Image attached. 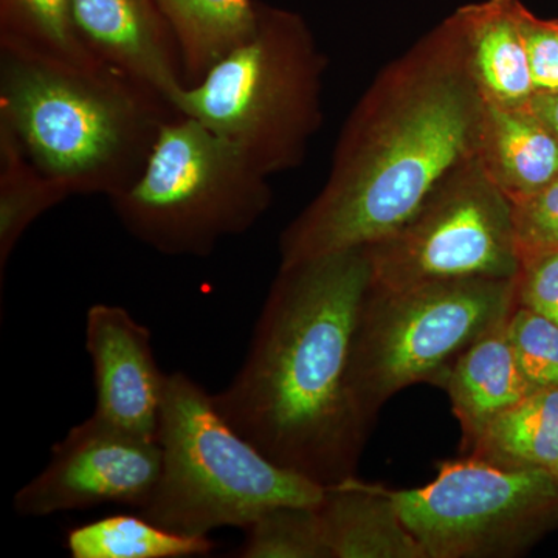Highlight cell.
Listing matches in <instances>:
<instances>
[{
    "label": "cell",
    "instance_id": "6da1fadb",
    "mask_svg": "<svg viewBox=\"0 0 558 558\" xmlns=\"http://www.w3.org/2000/svg\"><path fill=\"white\" fill-rule=\"evenodd\" d=\"M484 108L453 14L385 65L360 98L325 185L279 238V267L395 233L475 159Z\"/></svg>",
    "mask_w": 558,
    "mask_h": 558
},
{
    "label": "cell",
    "instance_id": "7a4b0ae2",
    "mask_svg": "<svg viewBox=\"0 0 558 558\" xmlns=\"http://www.w3.org/2000/svg\"><path fill=\"white\" fill-rule=\"evenodd\" d=\"M366 247L279 267L240 373L216 407L275 464L323 487L355 478L373 421L349 380Z\"/></svg>",
    "mask_w": 558,
    "mask_h": 558
},
{
    "label": "cell",
    "instance_id": "3957f363",
    "mask_svg": "<svg viewBox=\"0 0 558 558\" xmlns=\"http://www.w3.org/2000/svg\"><path fill=\"white\" fill-rule=\"evenodd\" d=\"M178 113L157 92L105 64L0 49V123L70 196H119Z\"/></svg>",
    "mask_w": 558,
    "mask_h": 558
},
{
    "label": "cell",
    "instance_id": "277c9868",
    "mask_svg": "<svg viewBox=\"0 0 558 558\" xmlns=\"http://www.w3.org/2000/svg\"><path fill=\"white\" fill-rule=\"evenodd\" d=\"M161 473L140 515L180 534L247 529L278 506L317 508L326 487L260 453L222 416L211 392L185 373L167 374Z\"/></svg>",
    "mask_w": 558,
    "mask_h": 558
},
{
    "label": "cell",
    "instance_id": "5b68a950",
    "mask_svg": "<svg viewBox=\"0 0 558 558\" xmlns=\"http://www.w3.org/2000/svg\"><path fill=\"white\" fill-rule=\"evenodd\" d=\"M326 58L295 14L258 5L255 32L174 100L260 172L303 163L323 123Z\"/></svg>",
    "mask_w": 558,
    "mask_h": 558
},
{
    "label": "cell",
    "instance_id": "8992f818",
    "mask_svg": "<svg viewBox=\"0 0 558 558\" xmlns=\"http://www.w3.org/2000/svg\"><path fill=\"white\" fill-rule=\"evenodd\" d=\"M269 175L236 145L175 113L130 189L110 199L124 230L165 256L207 258L270 208Z\"/></svg>",
    "mask_w": 558,
    "mask_h": 558
},
{
    "label": "cell",
    "instance_id": "52a82bcc",
    "mask_svg": "<svg viewBox=\"0 0 558 558\" xmlns=\"http://www.w3.org/2000/svg\"><path fill=\"white\" fill-rule=\"evenodd\" d=\"M515 279H453L403 289L371 286L349 369L366 417L374 422L381 407L411 385L427 381L442 388L459 355L508 319L517 306Z\"/></svg>",
    "mask_w": 558,
    "mask_h": 558
},
{
    "label": "cell",
    "instance_id": "ba28073f",
    "mask_svg": "<svg viewBox=\"0 0 558 558\" xmlns=\"http://www.w3.org/2000/svg\"><path fill=\"white\" fill-rule=\"evenodd\" d=\"M422 487L391 490L428 558H509L558 524V478L462 457L436 465Z\"/></svg>",
    "mask_w": 558,
    "mask_h": 558
},
{
    "label": "cell",
    "instance_id": "9c48e42d",
    "mask_svg": "<svg viewBox=\"0 0 558 558\" xmlns=\"http://www.w3.org/2000/svg\"><path fill=\"white\" fill-rule=\"evenodd\" d=\"M366 250L373 286L380 289L515 279L521 267L512 204L476 157L451 171L400 229Z\"/></svg>",
    "mask_w": 558,
    "mask_h": 558
},
{
    "label": "cell",
    "instance_id": "30bf717a",
    "mask_svg": "<svg viewBox=\"0 0 558 558\" xmlns=\"http://www.w3.org/2000/svg\"><path fill=\"white\" fill-rule=\"evenodd\" d=\"M161 449L90 416L54 444L49 465L16 492L21 517L97 508L102 505L143 509L159 483Z\"/></svg>",
    "mask_w": 558,
    "mask_h": 558
},
{
    "label": "cell",
    "instance_id": "8fae6325",
    "mask_svg": "<svg viewBox=\"0 0 558 558\" xmlns=\"http://www.w3.org/2000/svg\"><path fill=\"white\" fill-rule=\"evenodd\" d=\"M86 349L97 392L92 416L159 442L167 374L154 357L150 330L124 307L94 304L86 315Z\"/></svg>",
    "mask_w": 558,
    "mask_h": 558
},
{
    "label": "cell",
    "instance_id": "7c38bea8",
    "mask_svg": "<svg viewBox=\"0 0 558 558\" xmlns=\"http://www.w3.org/2000/svg\"><path fill=\"white\" fill-rule=\"evenodd\" d=\"M72 14L81 43L101 64L172 106L189 87L178 36L157 0H72Z\"/></svg>",
    "mask_w": 558,
    "mask_h": 558
},
{
    "label": "cell",
    "instance_id": "4fadbf2b",
    "mask_svg": "<svg viewBox=\"0 0 558 558\" xmlns=\"http://www.w3.org/2000/svg\"><path fill=\"white\" fill-rule=\"evenodd\" d=\"M442 388L461 425V451L468 450L499 414L537 391L521 368L510 341L508 319L459 355Z\"/></svg>",
    "mask_w": 558,
    "mask_h": 558
},
{
    "label": "cell",
    "instance_id": "5bb4252c",
    "mask_svg": "<svg viewBox=\"0 0 558 558\" xmlns=\"http://www.w3.org/2000/svg\"><path fill=\"white\" fill-rule=\"evenodd\" d=\"M317 510L330 558H428L389 488L351 478L326 487Z\"/></svg>",
    "mask_w": 558,
    "mask_h": 558
},
{
    "label": "cell",
    "instance_id": "9a60e30c",
    "mask_svg": "<svg viewBox=\"0 0 558 558\" xmlns=\"http://www.w3.org/2000/svg\"><path fill=\"white\" fill-rule=\"evenodd\" d=\"M476 160L510 204H515L558 178V138L531 106L486 102Z\"/></svg>",
    "mask_w": 558,
    "mask_h": 558
},
{
    "label": "cell",
    "instance_id": "2e32d148",
    "mask_svg": "<svg viewBox=\"0 0 558 558\" xmlns=\"http://www.w3.org/2000/svg\"><path fill=\"white\" fill-rule=\"evenodd\" d=\"M520 5V0H484L454 13L473 78L484 101L492 105L517 108L534 97Z\"/></svg>",
    "mask_w": 558,
    "mask_h": 558
},
{
    "label": "cell",
    "instance_id": "e0dca14e",
    "mask_svg": "<svg viewBox=\"0 0 558 558\" xmlns=\"http://www.w3.org/2000/svg\"><path fill=\"white\" fill-rule=\"evenodd\" d=\"M462 457L502 469H545L558 461V388L532 392L499 414Z\"/></svg>",
    "mask_w": 558,
    "mask_h": 558
},
{
    "label": "cell",
    "instance_id": "ac0fdd59",
    "mask_svg": "<svg viewBox=\"0 0 558 558\" xmlns=\"http://www.w3.org/2000/svg\"><path fill=\"white\" fill-rule=\"evenodd\" d=\"M178 36L186 83L193 86L213 65L255 32L252 0H157Z\"/></svg>",
    "mask_w": 558,
    "mask_h": 558
},
{
    "label": "cell",
    "instance_id": "d6986e66",
    "mask_svg": "<svg viewBox=\"0 0 558 558\" xmlns=\"http://www.w3.org/2000/svg\"><path fill=\"white\" fill-rule=\"evenodd\" d=\"M69 191L39 170L13 132L0 123V279L25 231L69 199Z\"/></svg>",
    "mask_w": 558,
    "mask_h": 558
},
{
    "label": "cell",
    "instance_id": "ffe728a7",
    "mask_svg": "<svg viewBox=\"0 0 558 558\" xmlns=\"http://www.w3.org/2000/svg\"><path fill=\"white\" fill-rule=\"evenodd\" d=\"M65 546L73 558H189L208 556V537L180 534L143 515H112L70 529Z\"/></svg>",
    "mask_w": 558,
    "mask_h": 558
},
{
    "label": "cell",
    "instance_id": "44dd1931",
    "mask_svg": "<svg viewBox=\"0 0 558 558\" xmlns=\"http://www.w3.org/2000/svg\"><path fill=\"white\" fill-rule=\"evenodd\" d=\"M0 49L75 64H101L81 43L72 0H0Z\"/></svg>",
    "mask_w": 558,
    "mask_h": 558
},
{
    "label": "cell",
    "instance_id": "7402d4cb",
    "mask_svg": "<svg viewBox=\"0 0 558 558\" xmlns=\"http://www.w3.org/2000/svg\"><path fill=\"white\" fill-rule=\"evenodd\" d=\"M317 508L278 506L267 510L245 529L247 537L236 556L242 558H330Z\"/></svg>",
    "mask_w": 558,
    "mask_h": 558
},
{
    "label": "cell",
    "instance_id": "603a6c76",
    "mask_svg": "<svg viewBox=\"0 0 558 558\" xmlns=\"http://www.w3.org/2000/svg\"><path fill=\"white\" fill-rule=\"evenodd\" d=\"M508 332L521 368L535 388H558V325L517 304Z\"/></svg>",
    "mask_w": 558,
    "mask_h": 558
},
{
    "label": "cell",
    "instance_id": "cb8c5ba5",
    "mask_svg": "<svg viewBox=\"0 0 558 558\" xmlns=\"http://www.w3.org/2000/svg\"><path fill=\"white\" fill-rule=\"evenodd\" d=\"M520 260L558 250V178L526 199L512 204Z\"/></svg>",
    "mask_w": 558,
    "mask_h": 558
},
{
    "label": "cell",
    "instance_id": "d4e9b609",
    "mask_svg": "<svg viewBox=\"0 0 558 558\" xmlns=\"http://www.w3.org/2000/svg\"><path fill=\"white\" fill-rule=\"evenodd\" d=\"M520 28L531 69L534 95L558 92V20H542L521 3Z\"/></svg>",
    "mask_w": 558,
    "mask_h": 558
},
{
    "label": "cell",
    "instance_id": "484cf974",
    "mask_svg": "<svg viewBox=\"0 0 558 558\" xmlns=\"http://www.w3.org/2000/svg\"><path fill=\"white\" fill-rule=\"evenodd\" d=\"M515 299L558 325V250L521 263L515 279Z\"/></svg>",
    "mask_w": 558,
    "mask_h": 558
},
{
    "label": "cell",
    "instance_id": "4316f807",
    "mask_svg": "<svg viewBox=\"0 0 558 558\" xmlns=\"http://www.w3.org/2000/svg\"><path fill=\"white\" fill-rule=\"evenodd\" d=\"M529 106L558 138V92L556 94L534 95L532 100L529 101Z\"/></svg>",
    "mask_w": 558,
    "mask_h": 558
},
{
    "label": "cell",
    "instance_id": "83f0119b",
    "mask_svg": "<svg viewBox=\"0 0 558 558\" xmlns=\"http://www.w3.org/2000/svg\"><path fill=\"white\" fill-rule=\"evenodd\" d=\"M553 473H554V475H556V476H557V478H558V461H557V464H556V465H554Z\"/></svg>",
    "mask_w": 558,
    "mask_h": 558
}]
</instances>
